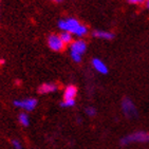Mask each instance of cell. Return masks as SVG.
<instances>
[{"label": "cell", "instance_id": "cell-1", "mask_svg": "<svg viewBox=\"0 0 149 149\" xmlns=\"http://www.w3.org/2000/svg\"><path fill=\"white\" fill-rule=\"evenodd\" d=\"M80 24H81V23L79 22V20L74 17L63 18V19L58 20V22H57V26L60 31L69 32L72 35H75V33L77 32Z\"/></svg>", "mask_w": 149, "mask_h": 149}, {"label": "cell", "instance_id": "cell-7", "mask_svg": "<svg viewBox=\"0 0 149 149\" xmlns=\"http://www.w3.org/2000/svg\"><path fill=\"white\" fill-rule=\"evenodd\" d=\"M91 65H92V67L94 68L95 71L98 72L100 74L106 75V74H108V72H109V69H108V67H107L106 63L97 57L93 58V59L91 60Z\"/></svg>", "mask_w": 149, "mask_h": 149}, {"label": "cell", "instance_id": "cell-13", "mask_svg": "<svg viewBox=\"0 0 149 149\" xmlns=\"http://www.w3.org/2000/svg\"><path fill=\"white\" fill-rule=\"evenodd\" d=\"M88 33H89V29H88V26L81 23V24H80V26L78 28L77 32L75 33V36H77V37L81 38V37H84V36H86Z\"/></svg>", "mask_w": 149, "mask_h": 149}, {"label": "cell", "instance_id": "cell-3", "mask_svg": "<svg viewBox=\"0 0 149 149\" xmlns=\"http://www.w3.org/2000/svg\"><path fill=\"white\" fill-rule=\"evenodd\" d=\"M122 110H123L125 116L128 118H134L138 116V110L135 107L134 103L132 102L131 98L124 97L122 100Z\"/></svg>", "mask_w": 149, "mask_h": 149}, {"label": "cell", "instance_id": "cell-19", "mask_svg": "<svg viewBox=\"0 0 149 149\" xmlns=\"http://www.w3.org/2000/svg\"><path fill=\"white\" fill-rule=\"evenodd\" d=\"M52 2H54V3H56V4H60V3H63L65 0H51Z\"/></svg>", "mask_w": 149, "mask_h": 149}, {"label": "cell", "instance_id": "cell-8", "mask_svg": "<svg viewBox=\"0 0 149 149\" xmlns=\"http://www.w3.org/2000/svg\"><path fill=\"white\" fill-rule=\"evenodd\" d=\"M92 35L95 38L98 39H104V40H112L114 39L115 35L113 32L111 31H106V30H94L92 32Z\"/></svg>", "mask_w": 149, "mask_h": 149}, {"label": "cell", "instance_id": "cell-2", "mask_svg": "<svg viewBox=\"0 0 149 149\" xmlns=\"http://www.w3.org/2000/svg\"><path fill=\"white\" fill-rule=\"evenodd\" d=\"M130 143H149V132L136 131L125 138L120 139V144L122 146H127Z\"/></svg>", "mask_w": 149, "mask_h": 149}, {"label": "cell", "instance_id": "cell-15", "mask_svg": "<svg viewBox=\"0 0 149 149\" xmlns=\"http://www.w3.org/2000/svg\"><path fill=\"white\" fill-rule=\"evenodd\" d=\"M85 113H86L89 118H93V116H95L96 115V109H95L94 107H92V106H89V107H87L86 109H85Z\"/></svg>", "mask_w": 149, "mask_h": 149}, {"label": "cell", "instance_id": "cell-11", "mask_svg": "<svg viewBox=\"0 0 149 149\" xmlns=\"http://www.w3.org/2000/svg\"><path fill=\"white\" fill-rule=\"evenodd\" d=\"M59 37L66 46L67 45H71L72 41H73V35L69 32H61L59 34Z\"/></svg>", "mask_w": 149, "mask_h": 149}, {"label": "cell", "instance_id": "cell-20", "mask_svg": "<svg viewBox=\"0 0 149 149\" xmlns=\"http://www.w3.org/2000/svg\"><path fill=\"white\" fill-rule=\"evenodd\" d=\"M3 63H4V59H3V58H0V66H2Z\"/></svg>", "mask_w": 149, "mask_h": 149}, {"label": "cell", "instance_id": "cell-6", "mask_svg": "<svg viewBox=\"0 0 149 149\" xmlns=\"http://www.w3.org/2000/svg\"><path fill=\"white\" fill-rule=\"evenodd\" d=\"M87 48H88V46H87L86 41L84 39H81V38H79V39L72 41V43L70 45V52H72V53H77V54L83 56L86 53Z\"/></svg>", "mask_w": 149, "mask_h": 149}, {"label": "cell", "instance_id": "cell-12", "mask_svg": "<svg viewBox=\"0 0 149 149\" xmlns=\"http://www.w3.org/2000/svg\"><path fill=\"white\" fill-rule=\"evenodd\" d=\"M18 120H19L20 125L23 127H28L30 125V118H29V115H28V113H26V112L19 113V115H18Z\"/></svg>", "mask_w": 149, "mask_h": 149}, {"label": "cell", "instance_id": "cell-4", "mask_svg": "<svg viewBox=\"0 0 149 149\" xmlns=\"http://www.w3.org/2000/svg\"><path fill=\"white\" fill-rule=\"evenodd\" d=\"M15 107L20 108V109L24 110L26 112H31L37 107V100L33 97H28L24 100H15L13 102Z\"/></svg>", "mask_w": 149, "mask_h": 149}, {"label": "cell", "instance_id": "cell-5", "mask_svg": "<svg viewBox=\"0 0 149 149\" xmlns=\"http://www.w3.org/2000/svg\"><path fill=\"white\" fill-rule=\"evenodd\" d=\"M47 43H48V47L50 48V50L54 52H61L63 51L66 45L61 41L59 35L57 34H50L47 38Z\"/></svg>", "mask_w": 149, "mask_h": 149}, {"label": "cell", "instance_id": "cell-17", "mask_svg": "<svg viewBox=\"0 0 149 149\" xmlns=\"http://www.w3.org/2000/svg\"><path fill=\"white\" fill-rule=\"evenodd\" d=\"M12 146H13L14 149H22V144H21V142L16 140V139L12 141Z\"/></svg>", "mask_w": 149, "mask_h": 149}, {"label": "cell", "instance_id": "cell-18", "mask_svg": "<svg viewBox=\"0 0 149 149\" xmlns=\"http://www.w3.org/2000/svg\"><path fill=\"white\" fill-rule=\"evenodd\" d=\"M127 2L133 4V6H141L146 2V0H127Z\"/></svg>", "mask_w": 149, "mask_h": 149}, {"label": "cell", "instance_id": "cell-10", "mask_svg": "<svg viewBox=\"0 0 149 149\" xmlns=\"http://www.w3.org/2000/svg\"><path fill=\"white\" fill-rule=\"evenodd\" d=\"M77 95V87L74 85H69L63 90V100H75Z\"/></svg>", "mask_w": 149, "mask_h": 149}, {"label": "cell", "instance_id": "cell-9", "mask_svg": "<svg viewBox=\"0 0 149 149\" xmlns=\"http://www.w3.org/2000/svg\"><path fill=\"white\" fill-rule=\"evenodd\" d=\"M58 89V86L54 83H45L38 87V93L40 94H50L54 93Z\"/></svg>", "mask_w": 149, "mask_h": 149}, {"label": "cell", "instance_id": "cell-21", "mask_svg": "<svg viewBox=\"0 0 149 149\" xmlns=\"http://www.w3.org/2000/svg\"><path fill=\"white\" fill-rule=\"evenodd\" d=\"M146 6H147V9H149V0H146Z\"/></svg>", "mask_w": 149, "mask_h": 149}, {"label": "cell", "instance_id": "cell-14", "mask_svg": "<svg viewBox=\"0 0 149 149\" xmlns=\"http://www.w3.org/2000/svg\"><path fill=\"white\" fill-rule=\"evenodd\" d=\"M75 104H76V100H63L60 103V107H63V108H71V107L75 106Z\"/></svg>", "mask_w": 149, "mask_h": 149}, {"label": "cell", "instance_id": "cell-16", "mask_svg": "<svg viewBox=\"0 0 149 149\" xmlns=\"http://www.w3.org/2000/svg\"><path fill=\"white\" fill-rule=\"evenodd\" d=\"M70 56H71L72 60L76 63H79L81 61V59H83V56L77 54V53H72V52H70Z\"/></svg>", "mask_w": 149, "mask_h": 149}]
</instances>
